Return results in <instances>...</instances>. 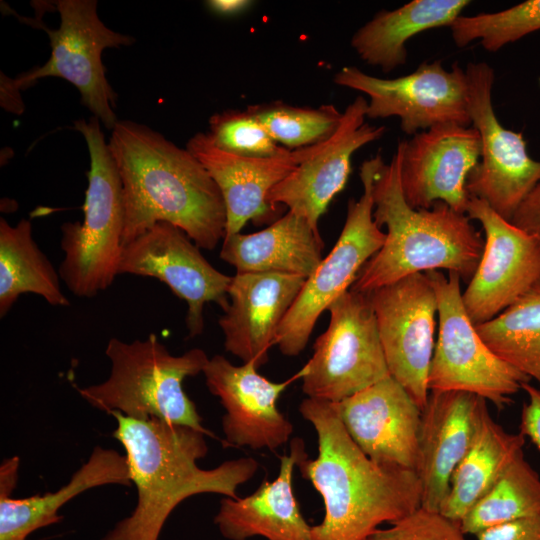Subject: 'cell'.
Segmentation results:
<instances>
[{
  "mask_svg": "<svg viewBox=\"0 0 540 540\" xmlns=\"http://www.w3.org/2000/svg\"><path fill=\"white\" fill-rule=\"evenodd\" d=\"M108 146L122 183L123 247L159 222L182 229L203 249L224 239L222 194L186 148L129 120L115 124Z\"/></svg>",
  "mask_w": 540,
  "mask_h": 540,
  "instance_id": "obj_1",
  "label": "cell"
},
{
  "mask_svg": "<svg viewBox=\"0 0 540 540\" xmlns=\"http://www.w3.org/2000/svg\"><path fill=\"white\" fill-rule=\"evenodd\" d=\"M466 215L485 232L479 265L462 293L476 326L496 317L540 278V243L478 198L470 197Z\"/></svg>",
  "mask_w": 540,
  "mask_h": 540,
  "instance_id": "obj_15",
  "label": "cell"
},
{
  "mask_svg": "<svg viewBox=\"0 0 540 540\" xmlns=\"http://www.w3.org/2000/svg\"><path fill=\"white\" fill-rule=\"evenodd\" d=\"M475 328L493 353L540 385V278L500 314Z\"/></svg>",
  "mask_w": 540,
  "mask_h": 540,
  "instance_id": "obj_29",
  "label": "cell"
},
{
  "mask_svg": "<svg viewBox=\"0 0 540 540\" xmlns=\"http://www.w3.org/2000/svg\"><path fill=\"white\" fill-rule=\"evenodd\" d=\"M105 353L111 362L109 377L77 388L91 406L108 414L118 411L134 419L188 426L215 437L202 425L196 405L183 389L185 378L203 372L209 360L204 350L172 355L152 333L132 342L111 338Z\"/></svg>",
  "mask_w": 540,
  "mask_h": 540,
  "instance_id": "obj_5",
  "label": "cell"
},
{
  "mask_svg": "<svg viewBox=\"0 0 540 540\" xmlns=\"http://www.w3.org/2000/svg\"><path fill=\"white\" fill-rule=\"evenodd\" d=\"M60 276L32 237L30 220L11 226L0 220V317L20 295L33 293L53 306H69Z\"/></svg>",
  "mask_w": 540,
  "mask_h": 540,
  "instance_id": "obj_28",
  "label": "cell"
},
{
  "mask_svg": "<svg viewBox=\"0 0 540 540\" xmlns=\"http://www.w3.org/2000/svg\"><path fill=\"white\" fill-rule=\"evenodd\" d=\"M468 110L472 127L481 138L480 161L469 173V197L486 202L505 220L513 215L540 183V161L532 159L521 133L506 129L492 105L493 68L485 62L468 63Z\"/></svg>",
  "mask_w": 540,
  "mask_h": 540,
  "instance_id": "obj_11",
  "label": "cell"
},
{
  "mask_svg": "<svg viewBox=\"0 0 540 540\" xmlns=\"http://www.w3.org/2000/svg\"><path fill=\"white\" fill-rule=\"evenodd\" d=\"M333 81L369 97L367 118L398 117L401 130L408 135L447 123L471 124L467 77L457 62L451 70H446L441 60L423 62L414 72L393 79L346 66Z\"/></svg>",
  "mask_w": 540,
  "mask_h": 540,
  "instance_id": "obj_12",
  "label": "cell"
},
{
  "mask_svg": "<svg viewBox=\"0 0 540 540\" xmlns=\"http://www.w3.org/2000/svg\"><path fill=\"white\" fill-rule=\"evenodd\" d=\"M368 294L390 375L421 410L429 396L437 297L425 273H415Z\"/></svg>",
  "mask_w": 540,
  "mask_h": 540,
  "instance_id": "obj_13",
  "label": "cell"
},
{
  "mask_svg": "<svg viewBox=\"0 0 540 540\" xmlns=\"http://www.w3.org/2000/svg\"><path fill=\"white\" fill-rule=\"evenodd\" d=\"M437 297L439 332L431 360L429 391H465L499 410L530 378L499 358L484 343L462 302L460 277L439 270L425 272Z\"/></svg>",
  "mask_w": 540,
  "mask_h": 540,
  "instance_id": "obj_8",
  "label": "cell"
},
{
  "mask_svg": "<svg viewBox=\"0 0 540 540\" xmlns=\"http://www.w3.org/2000/svg\"><path fill=\"white\" fill-rule=\"evenodd\" d=\"M74 126L86 141L90 169L83 221L61 227L64 258L58 272L72 294L93 297L119 275L124 231L122 183L100 120L92 116L77 120Z\"/></svg>",
  "mask_w": 540,
  "mask_h": 540,
  "instance_id": "obj_6",
  "label": "cell"
},
{
  "mask_svg": "<svg viewBox=\"0 0 540 540\" xmlns=\"http://www.w3.org/2000/svg\"><path fill=\"white\" fill-rule=\"evenodd\" d=\"M299 412L317 434L318 455L305 450L296 462L324 503L312 540H369L383 523L392 524L421 507L415 471L381 465L368 458L346 432L335 403L306 398Z\"/></svg>",
  "mask_w": 540,
  "mask_h": 540,
  "instance_id": "obj_2",
  "label": "cell"
},
{
  "mask_svg": "<svg viewBox=\"0 0 540 540\" xmlns=\"http://www.w3.org/2000/svg\"><path fill=\"white\" fill-rule=\"evenodd\" d=\"M525 436L507 432L492 418L487 401L481 404L468 451L456 467L439 512L461 522L492 488L510 463L523 452Z\"/></svg>",
  "mask_w": 540,
  "mask_h": 540,
  "instance_id": "obj_26",
  "label": "cell"
},
{
  "mask_svg": "<svg viewBox=\"0 0 540 540\" xmlns=\"http://www.w3.org/2000/svg\"><path fill=\"white\" fill-rule=\"evenodd\" d=\"M310 147L271 158L242 157L221 150L207 133L192 136L186 149L196 157L218 186L225 204L226 233H240L248 222L263 224L278 213L268 203L270 191L310 152Z\"/></svg>",
  "mask_w": 540,
  "mask_h": 540,
  "instance_id": "obj_21",
  "label": "cell"
},
{
  "mask_svg": "<svg viewBox=\"0 0 540 540\" xmlns=\"http://www.w3.org/2000/svg\"><path fill=\"white\" fill-rule=\"evenodd\" d=\"M113 437L128 461L137 490L132 513L118 521L100 540H158L173 510L185 499L203 493L237 498V489L257 472L252 457L225 461L212 469L200 468L208 452L204 433L158 419L139 420L118 411Z\"/></svg>",
  "mask_w": 540,
  "mask_h": 540,
  "instance_id": "obj_3",
  "label": "cell"
},
{
  "mask_svg": "<svg viewBox=\"0 0 540 540\" xmlns=\"http://www.w3.org/2000/svg\"><path fill=\"white\" fill-rule=\"evenodd\" d=\"M540 517V476L520 453L460 522L464 534L502 523Z\"/></svg>",
  "mask_w": 540,
  "mask_h": 540,
  "instance_id": "obj_30",
  "label": "cell"
},
{
  "mask_svg": "<svg viewBox=\"0 0 540 540\" xmlns=\"http://www.w3.org/2000/svg\"><path fill=\"white\" fill-rule=\"evenodd\" d=\"M510 222L540 243V183L525 198Z\"/></svg>",
  "mask_w": 540,
  "mask_h": 540,
  "instance_id": "obj_37",
  "label": "cell"
},
{
  "mask_svg": "<svg viewBox=\"0 0 540 540\" xmlns=\"http://www.w3.org/2000/svg\"><path fill=\"white\" fill-rule=\"evenodd\" d=\"M401 150L379 166L372 189L373 218L387 229L381 249L359 271L351 290L369 293L415 273L444 269L469 283L484 239L466 214L442 201L429 209L406 202L400 181Z\"/></svg>",
  "mask_w": 540,
  "mask_h": 540,
  "instance_id": "obj_4",
  "label": "cell"
},
{
  "mask_svg": "<svg viewBox=\"0 0 540 540\" xmlns=\"http://www.w3.org/2000/svg\"><path fill=\"white\" fill-rule=\"evenodd\" d=\"M484 400L465 391L429 392L422 410L416 467L421 508L439 512L452 475L473 440Z\"/></svg>",
  "mask_w": 540,
  "mask_h": 540,
  "instance_id": "obj_22",
  "label": "cell"
},
{
  "mask_svg": "<svg viewBox=\"0 0 540 540\" xmlns=\"http://www.w3.org/2000/svg\"><path fill=\"white\" fill-rule=\"evenodd\" d=\"M252 362L234 365L222 355L209 358L203 369L206 385L225 409L224 442L254 450H276L293 434L292 423L280 412L277 401L289 384L301 378L273 382L258 373Z\"/></svg>",
  "mask_w": 540,
  "mask_h": 540,
  "instance_id": "obj_18",
  "label": "cell"
},
{
  "mask_svg": "<svg viewBox=\"0 0 540 540\" xmlns=\"http://www.w3.org/2000/svg\"><path fill=\"white\" fill-rule=\"evenodd\" d=\"M207 134L221 150L242 157L271 158L291 151L278 144L248 108L213 114Z\"/></svg>",
  "mask_w": 540,
  "mask_h": 540,
  "instance_id": "obj_33",
  "label": "cell"
},
{
  "mask_svg": "<svg viewBox=\"0 0 540 540\" xmlns=\"http://www.w3.org/2000/svg\"><path fill=\"white\" fill-rule=\"evenodd\" d=\"M335 406L346 432L368 458L416 472L422 410L391 375Z\"/></svg>",
  "mask_w": 540,
  "mask_h": 540,
  "instance_id": "obj_19",
  "label": "cell"
},
{
  "mask_svg": "<svg viewBox=\"0 0 540 540\" xmlns=\"http://www.w3.org/2000/svg\"><path fill=\"white\" fill-rule=\"evenodd\" d=\"M55 5L60 15L58 29L33 24L48 34L50 58L43 66L11 79L9 88L18 92L41 78H63L78 89L82 103L93 116L113 129L118 122L114 112L117 95L106 78L102 52L132 45L135 39L105 26L98 17L95 0H59Z\"/></svg>",
  "mask_w": 540,
  "mask_h": 540,
  "instance_id": "obj_10",
  "label": "cell"
},
{
  "mask_svg": "<svg viewBox=\"0 0 540 540\" xmlns=\"http://www.w3.org/2000/svg\"><path fill=\"white\" fill-rule=\"evenodd\" d=\"M327 310L329 325L300 373L308 398L337 403L390 373L368 294L349 289Z\"/></svg>",
  "mask_w": 540,
  "mask_h": 540,
  "instance_id": "obj_9",
  "label": "cell"
},
{
  "mask_svg": "<svg viewBox=\"0 0 540 540\" xmlns=\"http://www.w3.org/2000/svg\"><path fill=\"white\" fill-rule=\"evenodd\" d=\"M383 161L377 154L362 163L361 197L349 200L345 224L336 244L306 279L278 328L275 345L282 354L294 357L305 349L323 311L350 289L364 264L383 246L386 233L374 221L372 195L375 175Z\"/></svg>",
  "mask_w": 540,
  "mask_h": 540,
  "instance_id": "obj_7",
  "label": "cell"
},
{
  "mask_svg": "<svg viewBox=\"0 0 540 540\" xmlns=\"http://www.w3.org/2000/svg\"><path fill=\"white\" fill-rule=\"evenodd\" d=\"M367 105L363 96H357L346 107L334 135L311 146L307 157L270 191L267 200L271 206H286L319 232L321 215L348 180L353 154L385 133L384 126L365 122Z\"/></svg>",
  "mask_w": 540,
  "mask_h": 540,
  "instance_id": "obj_17",
  "label": "cell"
},
{
  "mask_svg": "<svg viewBox=\"0 0 540 540\" xmlns=\"http://www.w3.org/2000/svg\"><path fill=\"white\" fill-rule=\"evenodd\" d=\"M306 278L276 272H237L228 288L229 304L219 319L226 351L252 362H268L278 328Z\"/></svg>",
  "mask_w": 540,
  "mask_h": 540,
  "instance_id": "obj_20",
  "label": "cell"
},
{
  "mask_svg": "<svg viewBox=\"0 0 540 540\" xmlns=\"http://www.w3.org/2000/svg\"><path fill=\"white\" fill-rule=\"evenodd\" d=\"M272 138L289 150L320 144L340 126L343 112L334 105L299 107L281 101L249 106Z\"/></svg>",
  "mask_w": 540,
  "mask_h": 540,
  "instance_id": "obj_31",
  "label": "cell"
},
{
  "mask_svg": "<svg viewBox=\"0 0 540 540\" xmlns=\"http://www.w3.org/2000/svg\"><path fill=\"white\" fill-rule=\"evenodd\" d=\"M119 274L151 277L165 283L187 304L186 327L190 337L204 329V306L215 302L228 307L231 276L213 267L188 235L177 226L159 222L122 250Z\"/></svg>",
  "mask_w": 540,
  "mask_h": 540,
  "instance_id": "obj_14",
  "label": "cell"
},
{
  "mask_svg": "<svg viewBox=\"0 0 540 540\" xmlns=\"http://www.w3.org/2000/svg\"><path fill=\"white\" fill-rule=\"evenodd\" d=\"M305 450L303 441L292 440L290 454L280 458L278 476L264 480L246 497H224L214 524L228 540H248L260 536L267 540H312L311 528L296 500L292 480L294 467Z\"/></svg>",
  "mask_w": 540,
  "mask_h": 540,
  "instance_id": "obj_24",
  "label": "cell"
},
{
  "mask_svg": "<svg viewBox=\"0 0 540 540\" xmlns=\"http://www.w3.org/2000/svg\"><path fill=\"white\" fill-rule=\"evenodd\" d=\"M323 241L302 216L288 211L267 228L225 236L220 258L237 272H276L310 277L322 261Z\"/></svg>",
  "mask_w": 540,
  "mask_h": 540,
  "instance_id": "obj_25",
  "label": "cell"
},
{
  "mask_svg": "<svg viewBox=\"0 0 540 540\" xmlns=\"http://www.w3.org/2000/svg\"><path fill=\"white\" fill-rule=\"evenodd\" d=\"M206 5L215 14L234 16L246 11L252 2L247 0H211L207 1Z\"/></svg>",
  "mask_w": 540,
  "mask_h": 540,
  "instance_id": "obj_38",
  "label": "cell"
},
{
  "mask_svg": "<svg viewBox=\"0 0 540 540\" xmlns=\"http://www.w3.org/2000/svg\"><path fill=\"white\" fill-rule=\"evenodd\" d=\"M19 465V457L14 456L0 466V540H28L33 532L59 523L63 519L59 510L84 491L109 484L132 485L126 456L96 446L88 460L58 490L15 498L12 493Z\"/></svg>",
  "mask_w": 540,
  "mask_h": 540,
  "instance_id": "obj_23",
  "label": "cell"
},
{
  "mask_svg": "<svg viewBox=\"0 0 540 540\" xmlns=\"http://www.w3.org/2000/svg\"><path fill=\"white\" fill-rule=\"evenodd\" d=\"M469 0H413L394 10H381L360 27L351 46L367 64L385 73L407 61V41L415 35L450 26L470 4Z\"/></svg>",
  "mask_w": 540,
  "mask_h": 540,
  "instance_id": "obj_27",
  "label": "cell"
},
{
  "mask_svg": "<svg viewBox=\"0 0 540 540\" xmlns=\"http://www.w3.org/2000/svg\"><path fill=\"white\" fill-rule=\"evenodd\" d=\"M465 535L459 522L420 507L390 527L377 529L369 540H467Z\"/></svg>",
  "mask_w": 540,
  "mask_h": 540,
  "instance_id": "obj_34",
  "label": "cell"
},
{
  "mask_svg": "<svg viewBox=\"0 0 540 540\" xmlns=\"http://www.w3.org/2000/svg\"><path fill=\"white\" fill-rule=\"evenodd\" d=\"M527 394V402L524 403L520 419V433L540 450V389L529 383L522 386Z\"/></svg>",
  "mask_w": 540,
  "mask_h": 540,
  "instance_id": "obj_36",
  "label": "cell"
},
{
  "mask_svg": "<svg viewBox=\"0 0 540 540\" xmlns=\"http://www.w3.org/2000/svg\"><path fill=\"white\" fill-rule=\"evenodd\" d=\"M456 46L475 40L489 52L540 30V0H527L498 12L459 16L449 26Z\"/></svg>",
  "mask_w": 540,
  "mask_h": 540,
  "instance_id": "obj_32",
  "label": "cell"
},
{
  "mask_svg": "<svg viewBox=\"0 0 540 540\" xmlns=\"http://www.w3.org/2000/svg\"><path fill=\"white\" fill-rule=\"evenodd\" d=\"M400 181L404 198L414 209H429L442 201L466 214L465 185L481 156V138L474 127L455 123L418 132L398 142Z\"/></svg>",
  "mask_w": 540,
  "mask_h": 540,
  "instance_id": "obj_16",
  "label": "cell"
},
{
  "mask_svg": "<svg viewBox=\"0 0 540 540\" xmlns=\"http://www.w3.org/2000/svg\"><path fill=\"white\" fill-rule=\"evenodd\" d=\"M475 536L477 540H540V517L495 525Z\"/></svg>",
  "mask_w": 540,
  "mask_h": 540,
  "instance_id": "obj_35",
  "label": "cell"
}]
</instances>
